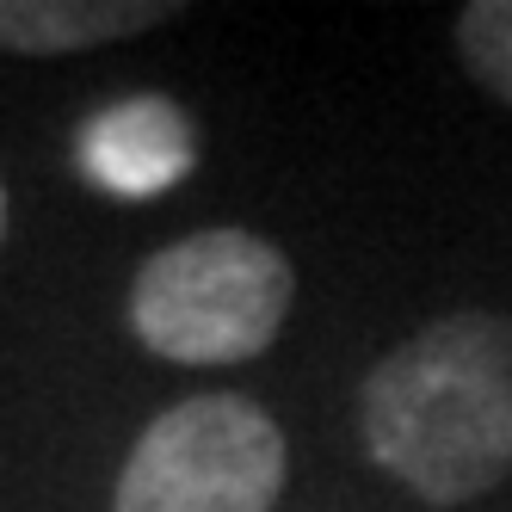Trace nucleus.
<instances>
[{
	"mask_svg": "<svg viewBox=\"0 0 512 512\" xmlns=\"http://www.w3.org/2000/svg\"><path fill=\"white\" fill-rule=\"evenodd\" d=\"M358 438L426 506H469L512 475V321L463 309L371 364Z\"/></svg>",
	"mask_w": 512,
	"mask_h": 512,
	"instance_id": "obj_1",
	"label": "nucleus"
},
{
	"mask_svg": "<svg viewBox=\"0 0 512 512\" xmlns=\"http://www.w3.org/2000/svg\"><path fill=\"white\" fill-rule=\"evenodd\" d=\"M297 297L290 260L253 229H198L149 253L130 284L136 340L167 364H247L260 358Z\"/></svg>",
	"mask_w": 512,
	"mask_h": 512,
	"instance_id": "obj_2",
	"label": "nucleus"
},
{
	"mask_svg": "<svg viewBox=\"0 0 512 512\" xmlns=\"http://www.w3.org/2000/svg\"><path fill=\"white\" fill-rule=\"evenodd\" d=\"M284 432L253 395H186L142 426L118 469L112 512H272Z\"/></svg>",
	"mask_w": 512,
	"mask_h": 512,
	"instance_id": "obj_3",
	"label": "nucleus"
},
{
	"mask_svg": "<svg viewBox=\"0 0 512 512\" xmlns=\"http://www.w3.org/2000/svg\"><path fill=\"white\" fill-rule=\"evenodd\" d=\"M81 167L99 179L105 192L124 198H155L179 186L192 167V124L173 99H124L112 112H99L81 136Z\"/></svg>",
	"mask_w": 512,
	"mask_h": 512,
	"instance_id": "obj_4",
	"label": "nucleus"
},
{
	"mask_svg": "<svg viewBox=\"0 0 512 512\" xmlns=\"http://www.w3.org/2000/svg\"><path fill=\"white\" fill-rule=\"evenodd\" d=\"M173 19L167 0H0V50L13 56H75L118 44Z\"/></svg>",
	"mask_w": 512,
	"mask_h": 512,
	"instance_id": "obj_5",
	"label": "nucleus"
},
{
	"mask_svg": "<svg viewBox=\"0 0 512 512\" xmlns=\"http://www.w3.org/2000/svg\"><path fill=\"white\" fill-rule=\"evenodd\" d=\"M457 56L500 105H512V0H469L457 13Z\"/></svg>",
	"mask_w": 512,
	"mask_h": 512,
	"instance_id": "obj_6",
	"label": "nucleus"
}]
</instances>
